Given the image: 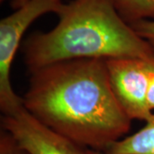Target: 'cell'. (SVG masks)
Masks as SVG:
<instances>
[{"instance_id": "obj_12", "label": "cell", "mask_w": 154, "mask_h": 154, "mask_svg": "<svg viewBox=\"0 0 154 154\" xmlns=\"http://www.w3.org/2000/svg\"><path fill=\"white\" fill-rule=\"evenodd\" d=\"M86 154H105L104 152L100 151H96L93 149H86Z\"/></svg>"}, {"instance_id": "obj_3", "label": "cell", "mask_w": 154, "mask_h": 154, "mask_svg": "<svg viewBox=\"0 0 154 154\" xmlns=\"http://www.w3.org/2000/svg\"><path fill=\"white\" fill-rule=\"evenodd\" d=\"M63 0H28L0 22V107L4 115L22 107V98L14 92L11 81L12 62L22 36L35 20L45 14H57Z\"/></svg>"}, {"instance_id": "obj_8", "label": "cell", "mask_w": 154, "mask_h": 154, "mask_svg": "<svg viewBox=\"0 0 154 154\" xmlns=\"http://www.w3.org/2000/svg\"><path fill=\"white\" fill-rule=\"evenodd\" d=\"M0 154H28L16 142L11 134L2 129L0 133Z\"/></svg>"}, {"instance_id": "obj_9", "label": "cell", "mask_w": 154, "mask_h": 154, "mask_svg": "<svg viewBox=\"0 0 154 154\" xmlns=\"http://www.w3.org/2000/svg\"><path fill=\"white\" fill-rule=\"evenodd\" d=\"M141 38L154 47V20H140L129 24Z\"/></svg>"}, {"instance_id": "obj_2", "label": "cell", "mask_w": 154, "mask_h": 154, "mask_svg": "<svg viewBox=\"0 0 154 154\" xmlns=\"http://www.w3.org/2000/svg\"><path fill=\"white\" fill-rule=\"evenodd\" d=\"M58 22L25 41L30 71L61 61L133 57L154 62V47L125 22L113 0H70L57 12Z\"/></svg>"}, {"instance_id": "obj_5", "label": "cell", "mask_w": 154, "mask_h": 154, "mask_svg": "<svg viewBox=\"0 0 154 154\" xmlns=\"http://www.w3.org/2000/svg\"><path fill=\"white\" fill-rule=\"evenodd\" d=\"M8 132L28 154H86V149L45 125L22 105L1 120Z\"/></svg>"}, {"instance_id": "obj_6", "label": "cell", "mask_w": 154, "mask_h": 154, "mask_svg": "<svg viewBox=\"0 0 154 154\" xmlns=\"http://www.w3.org/2000/svg\"><path fill=\"white\" fill-rule=\"evenodd\" d=\"M146 125L130 136L111 144L105 154H154V113Z\"/></svg>"}, {"instance_id": "obj_10", "label": "cell", "mask_w": 154, "mask_h": 154, "mask_svg": "<svg viewBox=\"0 0 154 154\" xmlns=\"http://www.w3.org/2000/svg\"><path fill=\"white\" fill-rule=\"evenodd\" d=\"M149 109L154 110V62H149V86L147 92Z\"/></svg>"}, {"instance_id": "obj_1", "label": "cell", "mask_w": 154, "mask_h": 154, "mask_svg": "<svg viewBox=\"0 0 154 154\" xmlns=\"http://www.w3.org/2000/svg\"><path fill=\"white\" fill-rule=\"evenodd\" d=\"M30 72L23 106L56 132L104 152L129 131L132 119L113 93L105 59L61 61Z\"/></svg>"}, {"instance_id": "obj_4", "label": "cell", "mask_w": 154, "mask_h": 154, "mask_svg": "<svg viewBox=\"0 0 154 154\" xmlns=\"http://www.w3.org/2000/svg\"><path fill=\"white\" fill-rule=\"evenodd\" d=\"M149 62L133 57L105 59L113 93L132 120L147 122L153 114L147 104Z\"/></svg>"}, {"instance_id": "obj_7", "label": "cell", "mask_w": 154, "mask_h": 154, "mask_svg": "<svg viewBox=\"0 0 154 154\" xmlns=\"http://www.w3.org/2000/svg\"><path fill=\"white\" fill-rule=\"evenodd\" d=\"M116 11L128 24L154 19V0H113Z\"/></svg>"}, {"instance_id": "obj_11", "label": "cell", "mask_w": 154, "mask_h": 154, "mask_svg": "<svg viewBox=\"0 0 154 154\" xmlns=\"http://www.w3.org/2000/svg\"><path fill=\"white\" fill-rule=\"evenodd\" d=\"M1 2H4L6 0H0ZM28 0H11V5L14 9H17L19 8L20 6L23 5L25 3H27Z\"/></svg>"}]
</instances>
